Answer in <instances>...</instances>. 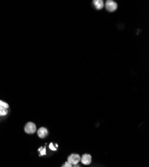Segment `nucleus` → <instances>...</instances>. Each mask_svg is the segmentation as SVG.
<instances>
[{"instance_id":"obj_2","label":"nucleus","mask_w":149,"mask_h":167,"mask_svg":"<svg viewBox=\"0 0 149 167\" xmlns=\"http://www.w3.org/2000/svg\"><path fill=\"white\" fill-rule=\"evenodd\" d=\"M80 159L81 157L79 155H78V154H72L68 158V162L70 163L71 165H78V163L80 161Z\"/></svg>"},{"instance_id":"obj_7","label":"nucleus","mask_w":149,"mask_h":167,"mask_svg":"<svg viewBox=\"0 0 149 167\" xmlns=\"http://www.w3.org/2000/svg\"><path fill=\"white\" fill-rule=\"evenodd\" d=\"M8 110L5 108L0 107V116H5L8 114Z\"/></svg>"},{"instance_id":"obj_12","label":"nucleus","mask_w":149,"mask_h":167,"mask_svg":"<svg viewBox=\"0 0 149 167\" xmlns=\"http://www.w3.org/2000/svg\"><path fill=\"white\" fill-rule=\"evenodd\" d=\"M73 167H80V166L78 165H74V166H73Z\"/></svg>"},{"instance_id":"obj_9","label":"nucleus","mask_w":149,"mask_h":167,"mask_svg":"<svg viewBox=\"0 0 149 167\" xmlns=\"http://www.w3.org/2000/svg\"><path fill=\"white\" fill-rule=\"evenodd\" d=\"M38 150L40 152V156H41V155H46V148L41 147L40 149H38Z\"/></svg>"},{"instance_id":"obj_3","label":"nucleus","mask_w":149,"mask_h":167,"mask_svg":"<svg viewBox=\"0 0 149 167\" xmlns=\"http://www.w3.org/2000/svg\"><path fill=\"white\" fill-rule=\"evenodd\" d=\"M117 8L118 5L114 1L109 0V1H107L106 3V8L110 12H113L116 11L117 9Z\"/></svg>"},{"instance_id":"obj_4","label":"nucleus","mask_w":149,"mask_h":167,"mask_svg":"<svg viewBox=\"0 0 149 167\" xmlns=\"http://www.w3.org/2000/svg\"><path fill=\"white\" fill-rule=\"evenodd\" d=\"M81 162L84 165H89L92 162V156L88 154H84L81 157Z\"/></svg>"},{"instance_id":"obj_10","label":"nucleus","mask_w":149,"mask_h":167,"mask_svg":"<svg viewBox=\"0 0 149 167\" xmlns=\"http://www.w3.org/2000/svg\"><path fill=\"white\" fill-rule=\"evenodd\" d=\"M61 167H73V166H72V165H71V164L69 163L68 162H66L65 163H64V165Z\"/></svg>"},{"instance_id":"obj_11","label":"nucleus","mask_w":149,"mask_h":167,"mask_svg":"<svg viewBox=\"0 0 149 167\" xmlns=\"http://www.w3.org/2000/svg\"><path fill=\"white\" fill-rule=\"evenodd\" d=\"M49 147H50V149L51 150H56V148H54V145H53V144H52V143H50Z\"/></svg>"},{"instance_id":"obj_1","label":"nucleus","mask_w":149,"mask_h":167,"mask_svg":"<svg viewBox=\"0 0 149 167\" xmlns=\"http://www.w3.org/2000/svg\"><path fill=\"white\" fill-rule=\"evenodd\" d=\"M37 130L36 125L35 123H32V122H29L24 127V131L25 133L28 134H34Z\"/></svg>"},{"instance_id":"obj_5","label":"nucleus","mask_w":149,"mask_h":167,"mask_svg":"<svg viewBox=\"0 0 149 167\" xmlns=\"http://www.w3.org/2000/svg\"><path fill=\"white\" fill-rule=\"evenodd\" d=\"M37 134L40 139H44L48 135V130L46 128L41 127L37 130Z\"/></svg>"},{"instance_id":"obj_8","label":"nucleus","mask_w":149,"mask_h":167,"mask_svg":"<svg viewBox=\"0 0 149 167\" xmlns=\"http://www.w3.org/2000/svg\"><path fill=\"white\" fill-rule=\"evenodd\" d=\"M0 107L5 108L8 109L9 108V104L7 103V102H5L3 100H0Z\"/></svg>"},{"instance_id":"obj_6","label":"nucleus","mask_w":149,"mask_h":167,"mask_svg":"<svg viewBox=\"0 0 149 167\" xmlns=\"http://www.w3.org/2000/svg\"><path fill=\"white\" fill-rule=\"evenodd\" d=\"M93 4L97 9H101L104 7V2L102 0H94L93 1Z\"/></svg>"}]
</instances>
